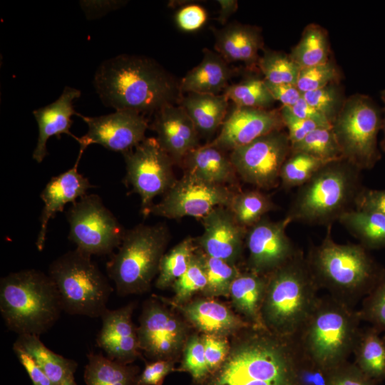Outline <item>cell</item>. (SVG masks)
Returning <instances> with one entry per match:
<instances>
[{
    "mask_svg": "<svg viewBox=\"0 0 385 385\" xmlns=\"http://www.w3.org/2000/svg\"><path fill=\"white\" fill-rule=\"evenodd\" d=\"M137 331L141 351L153 361H175L190 337L187 323L156 297L145 301Z\"/></svg>",
    "mask_w": 385,
    "mask_h": 385,
    "instance_id": "5bb4252c",
    "label": "cell"
},
{
    "mask_svg": "<svg viewBox=\"0 0 385 385\" xmlns=\"http://www.w3.org/2000/svg\"><path fill=\"white\" fill-rule=\"evenodd\" d=\"M361 321L385 334V270L358 310Z\"/></svg>",
    "mask_w": 385,
    "mask_h": 385,
    "instance_id": "ee69618b",
    "label": "cell"
},
{
    "mask_svg": "<svg viewBox=\"0 0 385 385\" xmlns=\"http://www.w3.org/2000/svg\"><path fill=\"white\" fill-rule=\"evenodd\" d=\"M354 364L348 361L337 366L328 385H377Z\"/></svg>",
    "mask_w": 385,
    "mask_h": 385,
    "instance_id": "681fc988",
    "label": "cell"
},
{
    "mask_svg": "<svg viewBox=\"0 0 385 385\" xmlns=\"http://www.w3.org/2000/svg\"><path fill=\"white\" fill-rule=\"evenodd\" d=\"M179 371L190 374L192 381L204 379L209 374L202 335L192 334L188 339L183 350V357Z\"/></svg>",
    "mask_w": 385,
    "mask_h": 385,
    "instance_id": "f6af8a7d",
    "label": "cell"
},
{
    "mask_svg": "<svg viewBox=\"0 0 385 385\" xmlns=\"http://www.w3.org/2000/svg\"><path fill=\"white\" fill-rule=\"evenodd\" d=\"M354 209L385 215V189L364 187L356 197Z\"/></svg>",
    "mask_w": 385,
    "mask_h": 385,
    "instance_id": "f5cc1de1",
    "label": "cell"
},
{
    "mask_svg": "<svg viewBox=\"0 0 385 385\" xmlns=\"http://www.w3.org/2000/svg\"><path fill=\"white\" fill-rule=\"evenodd\" d=\"M48 274L54 282L63 311L71 315L101 317L113 291L92 256L76 248L54 260Z\"/></svg>",
    "mask_w": 385,
    "mask_h": 385,
    "instance_id": "9c48e42d",
    "label": "cell"
},
{
    "mask_svg": "<svg viewBox=\"0 0 385 385\" xmlns=\"http://www.w3.org/2000/svg\"><path fill=\"white\" fill-rule=\"evenodd\" d=\"M197 250L195 240L188 237L163 255L155 280V286L164 289L172 287L188 270Z\"/></svg>",
    "mask_w": 385,
    "mask_h": 385,
    "instance_id": "e575fe53",
    "label": "cell"
},
{
    "mask_svg": "<svg viewBox=\"0 0 385 385\" xmlns=\"http://www.w3.org/2000/svg\"><path fill=\"white\" fill-rule=\"evenodd\" d=\"M162 302L177 309L188 323L203 334L228 337L252 326L239 314L211 297L199 298L183 304Z\"/></svg>",
    "mask_w": 385,
    "mask_h": 385,
    "instance_id": "603a6c76",
    "label": "cell"
},
{
    "mask_svg": "<svg viewBox=\"0 0 385 385\" xmlns=\"http://www.w3.org/2000/svg\"><path fill=\"white\" fill-rule=\"evenodd\" d=\"M328 163L304 153L291 151L280 170L282 187L284 189L299 188Z\"/></svg>",
    "mask_w": 385,
    "mask_h": 385,
    "instance_id": "f35d334b",
    "label": "cell"
},
{
    "mask_svg": "<svg viewBox=\"0 0 385 385\" xmlns=\"http://www.w3.org/2000/svg\"><path fill=\"white\" fill-rule=\"evenodd\" d=\"M257 66L264 76V80L272 84L296 85L301 69L289 55L265 48Z\"/></svg>",
    "mask_w": 385,
    "mask_h": 385,
    "instance_id": "ab89813d",
    "label": "cell"
},
{
    "mask_svg": "<svg viewBox=\"0 0 385 385\" xmlns=\"http://www.w3.org/2000/svg\"><path fill=\"white\" fill-rule=\"evenodd\" d=\"M220 5L219 14L217 21L225 25L228 19L237 10L238 2L236 0H217Z\"/></svg>",
    "mask_w": 385,
    "mask_h": 385,
    "instance_id": "6f0895ef",
    "label": "cell"
},
{
    "mask_svg": "<svg viewBox=\"0 0 385 385\" xmlns=\"http://www.w3.org/2000/svg\"><path fill=\"white\" fill-rule=\"evenodd\" d=\"M279 111L284 125L287 129L291 145L303 140L316 128L324 127L316 122L298 118L289 107L282 106Z\"/></svg>",
    "mask_w": 385,
    "mask_h": 385,
    "instance_id": "c3c4849f",
    "label": "cell"
},
{
    "mask_svg": "<svg viewBox=\"0 0 385 385\" xmlns=\"http://www.w3.org/2000/svg\"><path fill=\"white\" fill-rule=\"evenodd\" d=\"M61 385H77L75 382L74 377H70L66 380H64Z\"/></svg>",
    "mask_w": 385,
    "mask_h": 385,
    "instance_id": "91938a15",
    "label": "cell"
},
{
    "mask_svg": "<svg viewBox=\"0 0 385 385\" xmlns=\"http://www.w3.org/2000/svg\"><path fill=\"white\" fill-rule=\"evenodd\" d=\"M93 85L106 106L143 115L178 104L183 95L175 77L153 59L141 56L121 54L104 61Z\"/></svg>",
    "mask_w": 385,
    "mask_h": 385,
    "instance_id": "7a4b0ae2",
    "label": "cell"
},
{
    "mask_svg": "<svg viewBox=\"0 0 385 385\" xmlns=\"http://www.w3.org/2000/svg\"><path fill=\"white\" fill-rule=\"evenodd\" d=\"M358 310L332 296L319 297L292 338L313 361L333 369L348 361L360 330Z\"/></svg>",
    "mask_w": 385,
    "mask_h": 385,
    "instance_id": "52a82bcc",
    "label": "cell"
},
{
    "mask_svg": "<svg viewBox=\"0 0 385 385\" xmlns=\"http://www.w3.org/2000/svg\"><path fill=\"white\" fill-rule=\"evenodd\" d=\"M338 221L368 250L385 248V215L354 209Z\"/></svg>",
    "mask_w": 385,
    "mask_h": 385,
    "instance_id": "d6a6232c",
    "label": "cell"
},
{
    "mask_svg": "<svg viewBox=\"0 0 385 385\" xmlns=\"http://www.w3.org/2000/svg\"><path fill=\"white\" fill-rule=\"evenodd\" d=\"M291 146L292 152L304 153L325 162L343 159L332 126L317 128Z\"/></svg>",
    "mask_w": 385,
    "mask_h": 385,
    "instance_id": "60d3db41",
    "label": "cell"
},
{
    "mask_svg": "<svg viewBox=\"0 0 385 385\" xmlns=\"http://www.w3.org/2000/svg\"><path fill=\"white\" fill-rule=\"evenodd\" d=\"M123 155L126 166L124 183L140 196L142 214L147 217L154 198L164 195L176 181L175 163L153 137L145 138Z\"/></svg>",
    "mask_w": 385,
    "mask_h": 385,
    "instance_id": "7c38bea8",
    "label": "cell"
},
{
    "mask_svg": "<svg viewBox=\"0 0 385 385\" xmlns=\"http://www.w3.org/2000/svg\"><path fill=\"white\" fill-rule=\"evenodd\" d=\"M289 108L292 113L298 118L316 122L324 127L332 126L326 117L307 103L303 97L293 106Z\"/></svg>",
    "mask_w": 385,
    "mask_h": 385,
    "instance_id": "9f6ffc18",
    "label": "cell"
},
{
    "mask_svg": "<svg viewBox=\"0 0 385 385\" xmlns=\"http://www.w3.org/2000/svg\"><path fill=\"white\" fill-rule=\"evenodd\" d=\"M81 95L78 89L66 86L61 96L53 103L33 111L38 127V136L32 158L38 163H41L48 154L46 143L51 136L61 138V134L78 138L71 131L73 115H77L73 108L74 100Z\"/></svg>",
    "mask_w": 385,
    "mask_h": 385,
    "instance_id": "cb8c5ba5",
    "label": "cell"
},
{
    "mask_svg": "<svg viewBox=\"0 0 385 385\" xmlns=\"http://www.w3.org/2000/svg\"><path fill=\"white\" fill-rule=\"evenodd\" d=\"M88 125L87 133L78 138L80 150L84 152L91 144L124 153L132 150L145 138L149 127L145 115L130 111H115L101 116L77 114Z\"/></svg>",
    "mask_w": 385,
    "mask_h": 385,
    "instance_id": "2e32d148",
    "label": "cell"
},
{
    "mask_svg": "<svg viewBox=\"0 0 385 385\" xmlns=\"http://www.w3.org/2000/svg\"><path fill=\"white\" fill-rule=\"evenodd\" d=\"M289 223L287 217L279 221L263 217L247 229L245 242L249 252L248 270L267 275L299 251L286 233Z\"/></svg>",
    "mask_w": 385,
    "mask_h": 385,
    "instance_id": "e0dca14e",
    "label": "cell"
},
{
    "mask_svg": "<svg viewBox=\"0 0 385 385\" xmlns=\"http://www.w3.org/2000/svg\"><path fill=\"white\" fill-rule=\"evenodd\" d=\"M63 312L56 287L48 274L35 269L11 272L0 281V312L6 327L18 334L40 336Z\"/></svg>",
    "mask_w": 385,
    "mask_h": 385,
    "instance_id": "5b68a950",
    "label": "cell"
},
{
    "mask_svg": "<svg viewBox=\"0 0 385 385\" xmlns=\"http://www.w3.org/2000/svg\"><path fill=\"white\" fill-rule=\"evenodd\" d=\"M332 225L322 242L306 256L319 289L353 307L372 289L385 270L359 244H339L332 237Z\"/></svg>",
    "mask_w": 385,
    "mask_h": 385,
    "instance_id": "3957f363",
    "label": "cell"
},
{
    "mask_svg": "<svg viewBox=\"0 0 385 385\" xmlns=\"http://www.w3.org/2000/svg\"><path fill=\"white\" fill-rule=\"evenodd\" d=\"M83 378L86 385H137L140 369L112 360L102 354L87 355Z\"/></svg>",
    "mask_w": 385,
    "mask_h": 385,
    "instance_id": "1f68e13d",
    "label": "cell"
},
{
    "mask_svg": "<svg viewBox=\"0 0 385 385\" xmlns=\"http://www.w3.org/2000/svg\"><path fill=\"white\" fill-rule=\"evenodd\" d=\"M292 151L287 132L277 130L237 148L229 155L243 181L261 189L277 186L282 166Z\"/></svg>",
    "mask_w": 385,
    "mask_h": 385,
    "instance_id": "4fadbf2b",
    "label": "cell"
},
{
    "mask_svg": "<svg viewBox=\"0 0 385 385\" xmlns=\"http://www.w3.org/2000/svg\"><path fill=\"white\" fill-rule=\"evenodd\" d=\"M83 151L80 150L74 165L56 176H53L41 191L40 197L43 207L40 217V230L36 245L39 251L44 248L48 224L58 212H62L68 203H74L86 195L93 187L88 179L78 170V163Z\"/></svg>",
    "mask_w": 385,
    "mask_h": 385,
    "instance_id": "7402d4cb",
    "label": "cell"
},
{
    "mask_svg": "<svg viewBox=\"0 0 385 385\" xmlns=\"http://www.w3.org/2000/svg\"><path fill=\"white\" fill-rule=\"evenodd\" d=\"M175 360L162 359L146 364L137 385H162L165 378L175 371Z\"/></svg>",
    "mask_w": 385,
    "mask_h": 385,
    "instance_id": "816d5d0a",
    "label": "cell"
},
{
    "mask_svg": "<svg viewBox=\"0 0 385 385\" xmlns=\"http://www.w3.org/2000/svg\"><path fill=\"white\" fill-rule=\"evenodd\" d=\"M361 172L344 159L327 163L299 188L286 217L291 222L332 225L354 209L364 187Z\"/></svg>",
    "mask_w": 385,
    "mask_h": 385,
    "instance_id": "8992f818",
    "label": "cell"
},
{
    "mask_svg": "<svg viewBox=\"0 0 385 385\" xmlns=\"http://www.w3.org/2000/svg\"><path fill=\"white\" fill-rule=\"evenodd\" d=\"M207 285L205 270L197 252V247L186 272L172 285L173 299L157 297L159 299L175 304H183L191 300L197 292H204Z\"/></svg>",
    "mask_w": 385,
    "mask_h": 385,
    "instance_id": "b9f144b4",
    "label": "cell"
},
{
    "mask_svg": "<svg viewBox=\"0 0 385 385\" xmlns=\"http://www.w3.org/2000/svg\"><path fill=\"white\" fill-rule=\"evenodd\" d=\"M207 14L205 9L195 4L186 5L180 9L175 16L178 27L185 32L199 30L206 22Z\"/></svg>",
    "mask_w": 385,
    "mask_h": 385,
    "instance_id": "f907efd6",
    "label": "cell"
},
{
    "mask_svg": "<svg viewBox=\"0 0 385 385\" xmlns=\"http://www.w3.org/2000/svg\"><path fill=\"white\" fill-rule=\"evenodd\" d=\"M382 128V108L367 95L346 98L332 123L343 159L360 170H371L381 155L378 135Z\"/></svg>",
    "mask_w": 385,
    "mask_h": 385,
    "instance_id": "30bf717a",
    "label": "cell"
},
{
    "mask_svg": "<svg viewBox=\"0 0 385 385\" xmlns=\"http://www.w3.org/2000/svg\"><path fill=\"white\" fill-rule=\"evenodd\" d=\"M151 128L175 164L180 165L186 155L200 146L195 125L178 104L168 105L156 111Z\"/></svg>",
    "mask_w": 385,
    "mask_h": 385,
    "instance_id": "44dd1931",
    "label": "cell"
},
{
    "mask_svg": "<svg viewBox=\"0 0 385 385\" xmlns=\"http://www.w3.org/2000/svg\"><path fill=\"white\" fill-rule=\"evenodd\" d=\"M352 354L354 364L376 383L385 379V337L371 326L361 328Z\"/></svg>",
    "mask_w": 385,
    "mask_h": 385,
    "instance_id": "f546056e",
    "label": "cell"
},
{
    "mask_svg": "<svg viewBox=\"0 0 385 385\" xmlns=\"http://www.w3.org/2000/svg\"><path fill=\"white\" fill-rule=\"evenodd\" d=\"M236 107L270 109L274 103L265 81L248 76L240 82L230 84L222 93Z\"/></svg>",
    "mask_w": 385,
    "mask_h": 385,
    "instance_id": "8d00e7d4",
    "label": "cell"
},
{
    "mask_svg": "<svg viewBox=\"0 0 385 385\" xmlns=\"http://www.w3.org/2000/svg\"><path fill=\"white\" fill-rule=\"evenodd\" d=\"M68 239L91 256L111 254L118 247L125 230L104 205L100 196L86 194L66 212Z\"/></svg>",
    "mask_w": 385,
    "mask_h": 385,
    "instance_id": "8fae6325",
    "label": "cell"
},
{
    "mask_svg": "<svg viewBox=\"0 0 385 385\" xmlns=\"http://www.w3.org/2000/svg\"><path fill=\"white\" fill-rule=\"evenodd\" d=\"M229 99L224 94L186 93L178 105L190 118L200 135L210 137L226 118Z\"/></svg>",
    "mask_w": 385,
    "mask_h": 385,
    "instance_id": "f1b7e54d",
    "label": "cell"
},
{
    "mask_svg": "<svg viewBox=\"0 0 385 385\" xmlns=\"http://www.w3.org/2000/svg\"><path fill=\"white\" fill-rule=\"evenodd\" d=\"M13 349L19 361L26 369L33 385H56L30 354L15 342L13 345Z\"/></svg>",
    "mask_w": 385,
    "mask_h": 385,
    "instance_id": "db71d44e",
    "label": "cell"
},
{
    "mask_svg": "<svg viewBox=\"0 0 385 385\" xmlns=\"http://www.w3.org/2000/svg\"><path fill=\"white\" fill-rule=\"evenodd\" d=\"M210 374L226 359L230 350L228 337L201 334Z\"/></svg>",
    "mask_w": 385,
    "mask_h": 385,
    "instance_id": "7dc6e473",
    "label": "cell"
},
{
    "mask_svg": "<svg viewBox=\"0 0 385 385\" xmlns=\"http://www.w3.org/2000/svg\"><path fill=\"white\" fill-rule=\"evenodd\" d=\"M207 278L206 297H230V289L240 270L236 265L209 256L197 247Z\"/></svg>",
    "mask_w": 385,
    "mask_h": 385,
    "instance_id": "74e56055",
    "label": "cell"
},
{
    "mask_svg": "<svg viewBox=\"0 0 385 385\" xmlns=\"http://www.w3.org/2000/svg\"><path fill=\"white\" fill-rule=\"evenodd\" d=\"M267 277L261 311L263 326L276 334L292 337L314 307L319 287L299 250Z\"/></svg>",
    "mask_w": 385,
    "mask_h": 385,
    "instance_id": "277c9868",
    "label": "cell"
},
{
    "mask_svg": "<svg viewBox=\"0 0 385 385\" xmlns=\"http://www.w3.org/2000/svg\"><path fill=\"white\" fill-rule=\"evenodd\" d=\"M225 361L192 385H301L292 337L250 326L232 336Z\"/></svg>",
    "mask_w": 385,
    "mask_h": 385,
    "instance_id": "6da1fadb",
    "label": "cell"
},
{
    "mask_svg": "<svg viewBox=\"0 0 385 385\" xmlns=\"http://www.w3.org/2000/svg\"><path fill=\"white\" fill-rule=\"evenodd\" d=\"M180 165L184 173L212 184L226 186L236 182L237 174L229 156L210 143L191 151Z\"/></svg>",
    "mask_w": 385,
    "mask_h": 385,
    "instance_id": "4316f807",
    "label": "cell"
},
{
    "mask_svg": "<svg viewBox=\"0 0 385 385\" xmlns=\"http://www.w3.org/2000/svg\"><path fill=\"white\" fill-rule=\"evenodd\" d=\"M265 83L274 101H279L282 106L292 107L302 97L296 85Z\"/></svg>",
    "mask_w": 385,
    "mask_h": 385,
    "instance_id": "11a10c76",
    "label": "cell"
},
{
    "mask_svg": "<svg viewBox=\"0 0 385 385\" xmlns=\"http://www.w3.org/2000/svg\"><path fill=\"white\" fill-rule=\"evenodd\" d=\"M381 99L383 102V108H382V128L381 130L384 133L383 140L381 142V148L382 150L385 152V89L382 90L381 91Z\"/></svg>",
    "mask_w": 385,
    "mask_h": 385,
    "instance_id": "680465c9",
    "label": "cell"
},
{
    "mask_svg": "<svg viewBox=\"0 0 385 385\" xmlns=\"http://www.w3.org/2000/svg\"><path fill=\"white\" fill-rule=\"evenodd\" d=\"M203 232L194 238L206 255L236 265L247 229L241 226L227 207H217L202 218Z\"/></svg>",
    "mask_w": 385,
    "mask_h": 385,
    "instance_id": "d6986e66",
    "label": "cell"
},
{
    "mask_svg": "<svg viewBox=\"0 0 385 385\" xmlns=\"http://www.w3.org/2000/svg\"><path fill=\"white\" fill-rule=\"evenodd\" d=\"M215 49L228 63H242L248 68L257 66L263 50L261 29L255 26L233 22L218 29L212 28Z\"/></svg>",
    "mask_w": 385,
    "mask_h": 385,
    "instance_id": "d4e9b609",
    "label": "cell"
},
{
    "mask_svg": "<svg viewBox=\"0 0 385 385\" xmlns=\"http://www.w3.org/2000/svg\"><path fill=\"white\" fill-rule=\"evenodd\" d=\"M289 55L300 68L327 62L329 42L327 31L316 24L307 25L300 40Z\"/></svg>",
    "mask_w": 385,
    "mask_h": 385,
    "instance_id": "836d02e7",
    "label": "cell"
},
{
    "mask_svg": "<svg viewBox=\"0 0 385 385\" xmlns=\"http://www.w3.org/2000/svg\"><path fill=\"white\" fill-rule=\"evenodd\" d=\"M284 128L279 110L236 107L210 144L223 151H232Z\"/></svg>",
    "mask_w": 385,
    "mask_h": 385,
    "instance_id": "ac0fdd59",
    "label": "cell"
},
{
    "mask_svg": "<svg viewBox=\"0 0 385 385\" xmlns=\"http://www.w3.org/2000/svg\"><path fill=\"white\" fill-rule=\"evenodd\" d=\"M15 343L24 349L34 359L46 376L56 385L73 377L78 364L49 349L34 334L19 335Z\"/></svg>",
    "mask_w": 385,
    "mask_h": 385,
    "instance_id": "4dcf8cb0",
    "label": "cell"
},
{
    "mask_svg": "<svg viewBox=\"0 0 385 385\" xmlns=\"http://www.w3.org/2000/svg\"><path fill=\"white\" fill-rule=\"evenodd\" d=\"M236 221L248 229L275 208L271 198L258 190L235 192L227 207Z\"/></svg>",
    "mask_w": 385,
    "mask_h": 385,
    "instance_id": "d590c367",
    "label": "cell"
},
{
    "mask_svg": "<svg viewBox=\"0 0 385 385\" xmlns=\"http://www.w3.org/2000/svg\"><path fill=\"white\" fill-rule=\"evenodd\" d=\"M201 61L180 82L183 93L220 94L230 85L236 71L220 54L205 48Z\"/></svg>",
    "mask_w": 385,
    "mask_h": 385,
    "instance_id": "484cf974",
    "label": "cell"
},
{
    "mask_svg": "<svg viewBox=\"0 0 385 385\" xmlns=\"http://www.w3.org/2000/svg\"><path fill=\"white\" fill-rule=\"evenodd\" d=\"M235 193L227 186L212 184L184 173L161 200L152 205L149 215L173 220L184 217L202 219L217 207H228Z\"/></svg>",
    "mask_w": 385,
    "mask_h": 385,
    "instance_id": "9a60e30c",
    "label": "cell"
},
{
    "mask_svg": "<svg viewBox=\"0 0 385 385\" xmlns=\"http://www.w3.org/2000/svg\"><path fill=\"white\" fill-rule=\"evenodd\" d=\"M302 97L307 103L324 115L332 125L346 100L343 89L338 82L306 92L302 94Z\"/></svg>",
    "mask_w": 385,
    "mask_h": 385,
    "instance_id": "7bdbcfd3",
    "label": "cell"
},
{
    "mask_svg": "<svg viewBox=\"0 0 385 385\" xmlns=\"http://www.w3.org/2000/svg\"><path fill=\"white\" fill-rule=\"evenodd\" d=\"M170 238L165 223L140 224L125 231L118 252L106 264L108 277L120 296L147 292L158 276Z\"/></svg>",
    "mask_w": 385,
    "mask_h": 385,
    "instance_id": "ba28073f",
    "label": "cell"
},
{
    "mask_svg": "<svg viewBox=\"0 0 385 385\" xmlns=\"http://www.w3.org/2000/svg\"><path fill=\"white\" fill-rule=\"evenodd\" d=\"M339 78L337 67L329 59L320 65L301 68L296 86L303 94L338 82Z\"/></svg>",
    "mask_w": 385,
    "mask_h": 385,
    "instance_id": "bcb514c9",
    "label": "cell"
},
{
    "mask_svg": "<svg viewBox=\"0 0 385 385\" xmlns=\"http://www.w3.org/2000/svg\"><path fill=\"white\" fill-rule=\"evenodd\" d=\"M135 307L130 302L116 309H107L101 316L102 327L96 342L109 359L118 362L132 364L141 355L137 328L132 314Z\"/></svg>",
    "mask_w": 385,
    "mask_h": 385,
    "instance_id": "ffe728a7",
    "label": "cell"
},
{
    "mask_svg": "<svg viewBox=\"0 0 385 385\" xmlns=\"http://www.w3.org/2000/svg\"><path fill=\"white\" fill-rule=\"evenodd\" d=\"M267 280V275L250 270L245 272H240L230 289V297L234 308L240 316L255 327L265 328L261 311Z\"/></svg>",
    "mask_w": 385,
    "mask_h": 385,
    "instance_id": "83f0119b",
    "label": "cell"
}]
</instances>
